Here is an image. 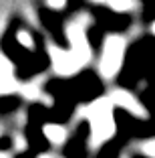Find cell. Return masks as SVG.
<instances>
[{
    "instance_id": "6da1fadb",
    "label": "cell",
    "mask_w": 155,
    "mask_h": 158,
    "mask_svg": "<svg viewBox=\"0 0 155 158\" xmlns=\"http://www.w3.org/2000/svg\"><path fill=\"white\" fill-rule=\"evenodd\" d=\"M91 130H93V144H101L113 136V116H111V110L105 103H97L91 110Z\"/></svg>"
},
{
    "instance_id": "7a4b0ae2",
    "label": "cell",
    "mask_w": 155,
    "mask_h": 158,
    "mask_svg": "<svg viewBox=\"0 0 155 158\" xmlns=\"http://www.w3.org/2000/svg\"><path fill=\"white\" fill-rule=\"evenodd\" d=\"M46 136H48L52 142H60L64 138V130L63 128H55V126H48L46 128Z\"/></svg>"
},
{
    "instance_id": "3957f363",
    "label": "cell",
    "mask_w": 155,
    "mask_h": 158,
    "mask_svg": "<svg viewBox=\"0 0 155 158\" xmlns=\"http://www.w3.org/2000/svg\"><path fill=\"white\" fill-rule=\"evenodd\" d=\"M0 158H8V156H6V154H0Z\"/></svg>"
},
{
    "instance_id": "277c9868",
    "label": "cell",
    "mask_w": 155,
    "mask_h": 158,
    "mask_svg": "<svg viewBox=\"0 0 155 158\" xmlns=\"http://www.w3.org/2000/svg\"><path fill=\"white\" fill-rule=\"evenodd\" d=\"M41 158H52V156H41Z\"/></svg>"
}]
</instances>
